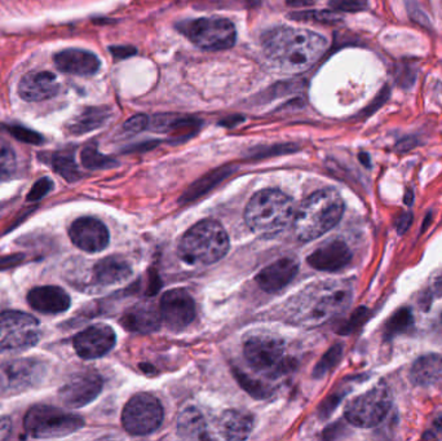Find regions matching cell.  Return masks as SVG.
I'll list each match as a JSON object with an SVG mask.
<instances>
[{
  "label": "cell",
  "instance_id": "obj_1",
  "mask_svg": "<svg viewBox=\"0 0 442 441\" xmlns=\"http://www.w3.org/2000/svg\"><path fill=\"white\" fill-rule=\"evenodd\" d=\"M266 59L284 73H303L312 68L328 50L325 36L298 27H277L261 36Z\"/></svg>",
  "mask_w": 442,
  "mask_h": 441
},
{
  "label": "cell",
  "instance_id": "obj_2",
  "mask_svg": "<svg viewBox=\"0 0 442 441\" xmlns=\"http://www.w3.org/2000/svg\"><path fill=\"white\" fill-rule=\"evenodd\" d=\"M352 295V287L342 281L310 285L287 303V317L300 327H319L345 311Z\"/></svg>",
  "mask_w": 442,
  "mask_h": 441
},
{
  "label": "cell",
  "instance_id": "obj_3",
  "mask_svg": "<svg viewBox=\"0 0 442 441\" xmlns=\"http://www.w3.org/2000/svg\"><path fill=\"white\" fill-rule=\"evenodd\" d=\"M344 212V201L337 190L325 188L307 197L294 218L296 237L308 242L333 230Z\"/></svg>",
  "mask_w": 442,
  "mask_h": 441
},
{
  "label": "cell",
  "instance_id": "obj_4",
  "mask_svg": "<svg viewBox=\"0 0 442 441\" xmlns=\"http://www.w3.org/2000/svg\"><path fill=\"white\" fill-rule=\"evenodd\" d=\"M295 218L291 198L277 189H264L254 195L245 212L248 228L261 237H275L287 230Z\"/></svg>",
  "mask_w": 442,
  "mask_h": 441
},
{
  "label": "cell",
  "instance_id": "obj_5",
  "mask_svg": "<svg viewBox=\"0 0 442 441\" xmlns=\"http://www.w3.org/2000/svg\"><path fill=\"white\" fill-rule=\"evenodd\" d=\"M229 250V237L219 221L206 219L193 225L180 239L178 256L189 265H210Z\"/></svg>",
  "mask_w": 442,
  "mask_h": 441
},
{
  "label": "cell",
  "instance_id": "obj_6",
  "mask_svg": "<svg viewBox=\"0 0 442 441\" xmlns=\"http://www.w3.org/2000/svg\"><path fill=\"white\" fill-rule=\"evenodd\" d=\"M84 426L79 415L66 413L51 405H36L29 409L24 428L34 439H59L78 431Z\"/></svg>",
  "mask_w": 442,
  "mask_h": 441
},
{
  "label": "cell",
  "instance_id": "obj_7",
  "mask_svg": "<svg viewBox=\"0 0 442 441\" xmlns=\"http://www.w3.org/2000/svg\"><path fill=\"white\" fill-rule=\"evenodd\" d=\"M177 30L193 45L204 51H224L231 48L237 40L234 24L224 17H202L183 21Z\"/></svg>",
  "mask_w": 442,
  "mask_h": 441
},
{
  "label": "cell",
  "instance_id": "obj_8",
  "mask_svg": "<svg viewBox=\"0 0 442 441\" xmlns=\"http://www.w3.org/2000/svg\"><path fill=\"white\" fill-rule=\"evenodd\" d=\"M48 366L43 360L24 357L0 365V395L15 396L36 389L47 377Z\"/></svg>",
  "mask_w": 442,
  "mask_h": 441
},
{
  "label": "cell",
  "instance_id": "obj_9",
  "mask_svg": "<svg viewBox=\"0 0 442 441\" xmlns=\"http://www.w3.org/2000/svg\"><path fill=\"white\" fill-rule=\"evenodd\" d=\"M40 339L36 318L20 311L0 313V352H18L36 345Z\"/></svg>",
  "mask_w": 442,
  "mask_h": 441
},
{
  "label": "cell",
  "instance_id": "obj_10",
  "mask_svg": "<svg viewBox=\"0 0 442 441\" xmlns=\"http://www.w3.org/2000/svg\"><path fill=\"white\" fill-rule=\"evenodd\" d=\"M392 395L389 389L379 383L367 392L353 398L346 408V421L360 428H372L384 421L390 410Z\"/></svg>",
  "mask_w": 442,
  "mask_h": 441
},
{
  "label": "cell",
  "instance_id": "obj_11",
  "mask_svg": "<svg viewBox=\"0 0 442 441\" xmlns=\"http://www.w3.org/2000/svg\"><path fill=\"white\" fill-rule=\"evenodd\" d=\"M163 409L160 401L149 394H139L125 404L122 414L124 430L131 435L144 436L160 428Z\"/></svg>",
  "mask_w": 442,
  "mask_h": 441
},
{
  "label": "cell",
  "instance_id": "obj_12",
  "mask_svg": "<svg viewBox=\"0 0 442 441\" xmlns=\"http://www.w3.org/2000/svg\"><path fill=\"white\" fill-rule=\"evenodd\" d=\"M248 365L259 373L273 375L281 373L286 364L284 343L273 336H255L246 341L243 347Z\"/></svg>",
  "mask_w": 442,
  "mask_h": 441
},
{
  "label": "cell",
  "instance_id": "obj_13",
  "mask_svg": "<svg viewBox=\"0 0 442 441\" xmlns=\"http://www.w3.org/2000/svg\"><path fill=\"white\" fill-rule=\"evenodd\" d=\"M102 380L96 371H83L71 375L61 389L60 398L63 405L70 409H79L89 405L100 395Z\"/></svg>",
  "mask_w": 442,
  "mask_h": 441
},
{
  "label": "cell",
  "instance_id": "obj_14",
  "mask_svg": "<svg viewBox=\"0 0 442 441\" xmlns=\"http://www.w3.org/2000/svg\"><path fill=\"white\" fill-rule=\"evenodd\" d=\"M160 312L162 321L171 330H183L195 320V300L184 289H172L163 294Z\"/></svg>",
  "mask_w": 442,
  "mask_h": 441
},
{
  "label": "cell",
  "instance_id": "obj_15",
  "mask_svg": "<svg viewBox=\"0 0 442 441\" xmlns=\"http://www.w3.org/2000/svg\"><path fill=\"white\" fill-rule=\"evenodd\" d=\"M74 348L82 359L95 360L105 356L115 345L114 330L104 324L89 327L74 338Z\"/></svg>",
  "mask_w": 442,
  "mask_h": 441
},
{
  "label": "cell",
  "instance_id": "obj_16",
  "mask_svg": "<svg viewBox=\"0 0 442 441\" xmlns=\"http://www.w3.org/2000/svg\"><path fill=\"white\" fill-rule=\"evenodd\" d=\"M71 242L86 253H100L109 244V232L101 221L95 218H79L69 230Z\"/></svg>",
  "mask_w": 442,
  "mask_h": 441
},
{
  "label": "cell",
  "instance_id": "obj_17",
  "mask_svg": "<svg viewBox=\"0 0 442 441\" xmlns=\"http://www.w3.org/2000/svg\"><path fill=\"white\" fill-rule=\"evenodd\" d=\"M60 91L57 77L51 71H31L18 83V96L25 103H40L54 98Z\"/></svg>",
  "mask_w": 442,
  "mask_h": 441
},
{
  "label": "cell",
  "instance_id": "obj_18",
  "mask_svg": "<svg viewBox=\"0 0 442 441\" xmlns=\"http://www.w3.org/2000/svg\"><path fill=\"white\" fill-rule=\"evenodd\" d=\"M352 253L342 239H330L317 247L310 257V267L323 272H337L349 264Z\"/></svg>",
  "mask_w": 442,
  "mask_h": 441
},
{
  "label": "cell",
  "instance_id": "obj_19",
  "mask_svg": "<svg viewBox=\"0 0 442 441\" xmlns=\"http://www.w3.org/2000/svg\"><path fill=\"white\" fill-rule=\"evenodd\" d=\"M54 62L62 73L80 77L93 75L101 68V61L95 53L80 48L62 50L54 54Z\"/></svg>",
  "mask_w": 442,
  "mask_h": 441
},
{
  "label": "cell",
  "instance_id": "obj_20",
  "mask_svg": "<svg viewBox=\"0 0 442 441\" xmlns=\"http://www.w3.org/2000/svg\"><path fill=\"white\" fill-rule=\"evenodd\" d=\"M202 122L195 117L178 114H157L149 118L148 130L153 133H169L177 142L189 139L198 133Z\"/></svg>",
  "mask_w": 442,
  "mask_h": 441
},
{
  "label": "cell",
  "instance_id": "obj_21",
  "mask_svg": "<svg viewBox=\"0 0 442 441\" xmlns=\"http://www.w3.org/2000/svg\"><path fill=\"white\" fill-rule=\"evenodd\" d=\"M299 271V263L292 257H281L268 265L257 276V283L266 292L282 290L295 278Z\"/></svg>",
  "mask_w": 442,
  "mask_h": 441
},
{
  "label": "cell",
  "instance_id": "obj_22",
  "mask_svg": "<svg viewBox=\"0 0 442 441\" xmlns=\"http://www.w3.org/2000/svg\"><path fill=\"white\" fill-rule=\"evenodd\" d=\"M30 307L43 315H59L70 307V297L59 286H40L27 294Z\"/></svg>",
  "mask_w": 442,
  "mask_h": 441
},
{
  "label": "cell",
  "instance_id": "obj_23",
  "mask_svg": "<svg viewBox=\"0 0 442 441\" xmlns=\"http://www.w3.org/2000/svg\"><path fill=\"white\" fill-rule=\"evenodd\" d=\"M114 112L109 106H87L66 124V130L70 135L80 136L96 131L112 121Z\"/></svg>",
  "mask_w": 442,
  "mask_h": 441
},
{
  "label": "cell",
  "instance_id": "obj_24",
  "mask_svg": "<svg viewBox=\"0 0 442 441\" xmlns=\"http://www.w3.org/2000/svg\"><path fill=\"white\" fill-rule=\"evenodd\" d=\"M160 309L151 303H140L128 309L121 318V324L125 330L148 334L155 331L160 325Z\"/></svg>",
  "mask_w": 442,
  "mask_h": 441
},
{
  "label": "cell",
  "instance_id": "obj_25",
  "mask_svg": "<svg viewBox=\"0 0 442 441\" xmlns=\"http://www.w3.org/2000/svg\"><path fill=\"white\" fill-rule=\"evenodd\" d=\"M131 274V265L119 256L105 257L93 267V278L100 286H114L124 283Z\"/></svg>",
  "mask_w": 442,
  "mask_h": 441
},
{
  "label": "cell",
  "instance_id": "obj_26",
  "mask_svg": "<svg viewBox=\"0 0 442 441\" xmlns=\"http://www.w3.org/2000/svg\"><path fill=\"white\" fill-rule=\"evenodd\" d=\"M254 427L252 417L242 410H227L220 418V433L228 440L247 439Z\"/></svg>",
  "mask_w": 442,
  "mask_h": 441
},
{
  "label": "cell",
  "instance_id": "obj_27",
  "mask_svg": "<svg viewBox=\"0 0 442 441\" xmlns=\"http://www.w3.org/2000/svg\"><path fill=\"white\" fill-rule=\"evenodd\" d=\"M410 378L416 386H432L442 380V356L431 353L419 357L411 368Z\"/></svg>",
  "mask_w": 442,
  "mask_h": 441
},
{
  "label": "cell",
  "instance_id": "obj_28",
  "mask_svg": "<svg viewBox=\"0 0 442 441\" xmlns=\"http://www.w3.org/2000/svg\"><path fill=\"white\" fill-rule=\"evenodd\" d=\"M177 433L188 440H204L210 438L204 415L195 406H189L181 412L177 421Z\"/></svg>",
  "mask_w": 442,
  "mask_h": 441
},
{
  "label": "cell",
  "instance_id": "obj_29",
  "mask_svg": "<svg viewBox=\"0 0 442 441\" xmlns=\"http://www.w3.org/2000/svg\"><path fill=\"white\" fill-rule=\"evenodd\" d=\"M49 160H51V165H52L54 171L70 183L78 180L82 177L79 168L74 160V157L69 153H63V151L54 153Z\"/></svg>",
  "mask_w": 442,
  "mask_h": 441
},
{
  "label": "cell",
  "instance_id": "obj_30",
  "mask_svg": "<svg viewBox=\"0 0 442 441\" xmlns=\"http://www.w3.org/2000/svg\"><path fill=\"white\" fill-rule=\"evenodd\" d=\"M82 165L89 170H102V168H112L118 165L115 159L104 156L98 151L96 147L89 145L80 153Z\"/></svg>",
  "mask_w": 442,
  "mask_h": 441
},
{
  "label": "cell",
  "instance_id": "obj_31",
  "mask_svg": "<svg viewBox=\"0 0 442 441\" xmlns=\"http://www.w3.org/2000/svg\"><path fill=\"white\" fill-rule=\"evenodd\" d=\"M233 172L231 167H221L219 170H215L211 174L202 177L199 181H197L195 186H192V189H189V192H186V198H195L199 195H204L206 190L211 189L213 186H216L218 183H220L221 180H224L225 177H229Z\"/></svg>",
  "mask_w": 442,
  "mask_h": 441
},
{
  "label": "cell",
  "instance_id": "obj_32",
  "mask_svg": "<svg viewBox=\"0 0 442 441\" xmlns=\"http://www.w3.org/2000/svg\"><path fill=\"white\" fill-rule=\"evenodd\" d=\"M413 325V315L409 308L398 309L397 312L389 318L386 330H384V338L392 339L398 334H402L407 331Z\"/></svg>",
  "mask_w": 442,
  "mask_h": 441
},
{
  "label": "cell",
  "instance_id": "obj_33",
  "mask_svg": "<svg viewBox=\"0 0 442 441\" xmlns=\"http://www.w3.org/2000/svg\"><path fill=\"white\" fill-rule=\"evenodd\" d=\"M17 168V158L8 144L0 140V181L12 177Z\"/></svg>",
  "mask_w": 442,
  "mask_h": 441
},
{
  "label": "cell",
  "instance_id": "obj_34",
  "mask_svg": "<svg viewBox=\"0 0 442 441\" xmlns=\"http://www.w3.org/2000/svg\"><path fill=\"white\" fill-rule=\"evenodd\" d=\"M292 20H299V21H314V22H322V24H336L342 21L334 12L330 10H305V12H294L290 15Z\"/></svg>",
  "mask_w": 442,
  "mask_h": 441
},
{
  "label": "cell",
  "instance_id": "obj_35",
  "mask_svg": "<svg viewBox=\"0 0 442 441\" xmlns=\"http://www.w3.org/2000/svg\"><path fill=\"white\" fill-rule=\"evenodd\" d=\"M405 7H406L407 15L410 20L427 30H434V25L429 16L427 15L425 9L422 8V6L416 1V0H405Z\"/></svg>",
  "mask_w": 442,
  "mask_h": 441
},
{
  "label": "cell",
  "instance_id": "obj_36",
  "mask_svg": "<svg viewBox=\"0 0 442 441\" xmlns=\"http://www.w3.org/2000/svg\"><path fill=\"white\" fill-rule=\"evenodd\" d=\"M6 130L20 142L33 144V145H40L45 142V139H43V136L40 133H36V131H33V130H30L27 127H24V126L10 124V126L6 127Z\"/></svg>",
  "mask_w": 442,
  "mask_h": 441
},
{
  "label": "cell",
  "instance_id": "obj_37",
  "mask_svg": "<svg viewBox=\"0 0 442 441\" xmlns=\"http://www.w3.org/2000/svg\"><path fill=\"white\" fill-rule=\"evenodd\" d=\"M342 353H343V345H342V344L334 345V347L323 356V359H322L319 365H317V368H316V371H314V375H316L317 378H319V377L325 375L330 369H333L336 364L339 362V360H340Z\"/></svg>",
  "mask_w": 442,
  "mask_h": 441
},
{
  "label": "cell",
  "instance_id": "obj_38",
  "mask_svg": "<svg viewBox=\"0 0 442 441\" xmlns=\"http://www.w3.org/2000/svg\"><path fill=\"white\" fill-rule=\"evenodd\" d=\"M328 6L334 12L357 13L369 7V0H330Z\"/></svg>",
  "mask_w": 442,
  "mask_h": 441
},
{
  "label": "cell",
  "instance_id": "obj_39",
  "mask_svg": "<svg viewBox=\"0 0 442 441\" xmlns=\"http://www.w3.org/2000/svg\"><path fill=\"white\" fill-rule=\"evenodd\" d=\"M416 77H418V71H416V68L411 65L404 63V65H399L397 71H396V83L399 89L409 91L414 87Z\"/></svg>",
  "mask_w": 442,
  "mask_h": 441
},
{
  "label": "cell",
  "instance_id": "obj_40",
  "mask_svg": "<svg viewBox=\"0 0 442 441\" xmlns=\"http://www.w3.org/2000/svg\"><path fill=\"white\" fill-rule=\"evenodd\" d=\"M303 89V83L301 82H283V83H278L273 86L272 89H268L266 94H261V98H266L268 101L270 100H275L277 98H281V96H286V94H291V92H296V91H301Z\"/></svg>",
  "mask_w": 442,
  "mask_h": 441
},
{
  "label": "cell",
  "instance_id": "obj_41",
  "mask_svg": "<svg viewBox=\"0 0 442 441\" xmlns=\"http://www.w3.org/2000/svg\"><path fill=\"white\" fill-rule=\"evenodd\" d=\"M148 126H149V118L146 115L136 114L124 122L122 131L125 136H132L136 133H142L144 130H148Z\"/></svg>",
  "mask_w": 442,
  "mask_h": 441
},
{
  "label": "cell",
  "instance_id": "obj_42",
  "mask_svg": "<svg viewBox=\"0 0 442 441\" xmlns=\"http://www.w3.org/2000/svg\"><path fill=\"white\" fill-rule=\"evenodd\" d=\"M389 98H390V87H389L388 84H386L379 91V94L375 96L372 103L367 105V107H365L363 112L358 114V118L372 117L374 113H376L381 109V106H384V104L388 101Z\"/></svg>",
  "mask_w": 442,
  "mask_h": 441
},
{
  "label": "cell",
  "instance_id": "obj_43",
  "mask_svg": "<svg viewBox=\"0 0 442 441\" xmlns=\"http://www.w3.org/2000/svg\"><path fill=\"white\" fill-rule=\"evenodd\" d=\"M296 145L294 144H280V145H273V147H264V148H257L255 150H251V158H264V157H270V156H277V154H286V153H292Z\"/></svg>",
  "mask_w": 442,
  "mask_h": 441
},
{
  "label": "cell",
  "instance_id": "obj_44",
  "mask_svg": "<svg viewBox=\"0 0 442 441\" xmlns=\"http://www.w3.org/2000/svg\"><path fill=\"white\" fill-rule=\"evenodd\" d=\"M52 188H54V181L48 177H43L40 180H38L34 186L31 188L30 193L27 195V200L29 201H38V200L43 198Z\"/></svg>",
  "mask_w": 442,
  "mask_h": 441
},
{
  "label": "cell",
  "instance_id": "obj_45",
  "mask_svg": "<svg viewBox=\"0 0 442 441\" xmlns=\"http://www.w3.org/2000/svg\"><path fill=\"white\" fill-rule=\"evenodd\" d=\"M109 51L112 52L116 60H124V59L132 57L137 53L136 48L132 45H113L109 48Z\"/></svg>",
  "mask_w": 442,
  "mask_h": 441
},
{
  "label": "cell",
  "instance_id": "obj_46",
  "mask_svg": "<svg viewBox=\"0 0 442 441\" xmlns=\"http://www.w3.org/2000/svg\"><path fill=\"white\" fill-rule=\"evenodd\" d=\"M420 144L419 139L416 136H406V137H402L401 140H398L396 144V150L399 153H406L409 150L414 149L418 145Z\"/></svg>",
  "mask_w": 442,
  "mask_h": 441
},
{
  "label": "cell",
  "instance_id": "obj_47",
  "mask_svg": "<svg viewBox=\"0 0 442 441\" xmlns=\"http://www.w3.org/2000/svg\"><path fill=\"white\" fill-rule=\"evenodd\" d=\"M366 316H367V309L360 308L358 311H356L352 318L349 320V322H348L346 325H344L343 333L352 331L353 329H356V327H358V325L363 322V320L366 318Z\"/></svg>",
  "mask_w": 442,
  "mask_h": 441
},
{
  "label": "cell",
  "instance_id": "obj_48",
  "mask_svg": "<svg viewBox=\"0 0 442 441\" xmlns=\"http://www.w3.org/2000/svg\"><path fill=\"white\" fill-rule=\"evenodd\" d=\"M10 430V422L7 418H0V439H6Z\"/></svg>",
  "mask_w": 442,
  "mask_h": 441
},
{
  "label": "cell",
  "instance_id": "obj_49",
  "mask_svg": "<svg viewBox=\"0 0 442 441\" xmlns=\"http://www.w3.org/2000/svg\"><path fill=\"white\" fill-rule=\"evenodd\" d=\"M410 221H411V215H404L402 218H401V221L398 223V232L399 233H404L405 230H407V227L410 225Z\"/></svg>",
  "mask_w": 442,
  "mask_h": 441
},
{
  "label": "cell",
  "instance_id": "obj_50",
  "mask_svg": "<svg viewBox=\"0 0 442 441\" xmlns=\"http://www.w3.org/2000/svg\"><path fill=\"white\" fill-rule=\"evenodd\" d=\"M287 3L292 7H307L313 4V0H287Z\"/></svg>",
  "mask_w": 442,
  "mask_h": 441
},
{
  "label": "cell",
  "instance_id": "obj_51",
  "mask_svg": "<svg viewBox=\"0 0 442 441\" xmlns=\"http://www.w3.org/2000/svg\"><path fill=\"white\" fill-rule=\"evenodd\" d=\"M242 121H243V118H241L238 115H233L231 118H228V119L222 121V124H225L227 127H233L234 124H239V122H242Z\"/></svg>",
  "mask_w": 442,
  "mask_h": 441
},
{
  "label": "cell",
  "instance_id": "obj_52",
  "mask_svg": "<svg viewBox=\"0 0 442 441\" xmlns=\"http://www.w3.org/2000/svg\"><path fill=\"white\" fill-rule=\"evenodd\" d=\"M360 160L363 162V165H365L366 167H370V166H372V163H370V157H369V154H367V153H361V154H360Z\"/></svg>",
  "mask_w": 442,
  "mask_h": 441
},
{
  "label": "cell",
  "instance_id": "obj_53",
  "mask_svg": "<svg viewBox=\"0 0 442 441\" xmlns=\"http://www.w3.org/2000/svg\"><path fill=\"white\" fill-rule=\"evenodd\" d=\"M246 3H247L250 7L255 8V7H259V6L261 4V0H246Z\"/></svg>",
  "mask_w": 442,
  "mask_h": 441
},
{
  "label": "cell",
  "instance_id": "obj_54",
  "mask_svg": "<svg viewBox=\"0 0 442 441\" xmlns=\"http://www.w3.org/2000/svg\"><path fill=\"white\" fill-rule=\"evenodd\" d=\"M434 424H436L437 427H442V412L440 414L436 417V419H434Z\"/></svg>",
  "mask_w": 442,
  "mask_h": 441
}]
</instances>
